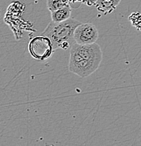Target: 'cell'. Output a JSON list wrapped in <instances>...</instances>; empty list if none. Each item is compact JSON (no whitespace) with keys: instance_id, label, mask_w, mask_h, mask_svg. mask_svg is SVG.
I'll list each match as a JSON object with an SVG mask.
<instances>
[{"instance_id":"6da1fadb","label":"cell","mask_w":141,"mask_h":146,"mask_svg":"<svg viewBox=\"0 0 141 146\" xmlns=\"http://www.w3.org/2000/svg\"><path fill=\"white\" fill-rule=\"evenodd\" d=\"M81 23L75 18H70L63 22L51 21L42 33L48 36L52 42L54 51L58 48L66 50L75 44L74 33L75 29Z\"/></svg>"},{"instance_id":"7a4b0ae2","label":"cell","mask_w":141,"mask_h":146,"mask_svg":"<svg viewBox=\"0 0 141 146\" xmlns=\"http://www.w3.org/2000/svg\"><path fill=\"white\" fill-rule=\"evenodd\" d=\"M28 50L32 57L39 61L48 59L55 51L51 39L42 35L31 39L28 44Z\"/></svg>"},{"instance_id":"3957f363","label":"cell","mask_w":141,"mask_h":146,"mask_svg":"<svg viewBox=\"0 0 141 146\" xmlns=\"http://www.w3.org/2000/svg\"><path fill=\"white\" fill-rule=\"evenodd\" d=\"M99 33L93 24L86 23H81L75 29L74 39L75 43L79 44H89L96 42Z\"/></svg>"},{"instance_id":"277c9868","label":"cell","mask_w":141,"mask_h":146,"mask_svg":"<svg viewBox=\"0 0 141 146\" xmlns=\"http://www.w3.org/2000/svg\"><path fill=\"white\" fill-rule=\"evenodd\" d=\"M121 1L122 0H98L95 6L100 13L107 15L117 9Z\"/></svg>"},{"instance_id":"5b68a950","label":"cell","mask_w":141,"mask_h":146,"mask_svg":"<svg viewBox=\"0 0 141 146\" xmlns=\"http://www.w3.org/2000/svg\"><path fill=\"white\" fill-rule=\"evenodd\" d=\"M72 8L70 6H66L63 8L51 12V21L54 22H63L71 18Z\"/></svg>"},{"instance_id":"8992f818","label":"cell","mask_w":141,"mask_h":146,"mask_svg":"<svg viewBox=\"0 0 141 146\" xmlns=\"http://www.w3.org/2000/svg\"><path fill=\"white\" fill-rule=\"evenodd\" d=\"M46 6L50 12H53L69 5L68 0H47Z\"/></svg>"},{"instance_id":"52a82bcc","label":"cell","mask_w":141,"mask_h":146,"mask_svg":"<svg viewBox=\"0 0 141 146\" xmlns=\"http://www.w3.org/2000/svg\"><path fill=\"white\" fill-rule=\"evenodd\" d=\"M82 0H68V4L72 9H78L81 7Z\"/></svg>"},{"instance_id":"ba28073f","label":"cell","mask_w":141,"mask_h":146,"mask_svg":"<svg viewBox=\"0 0 141 146\" xmlns=\"http://www.w3.org/2000/svg\"><path fill=\"white\" fill-rule=\"evenodd\" d=\"M98 0H82L83 4H85L88 7L95 6Z\"/></svg>"}]
</instances>
